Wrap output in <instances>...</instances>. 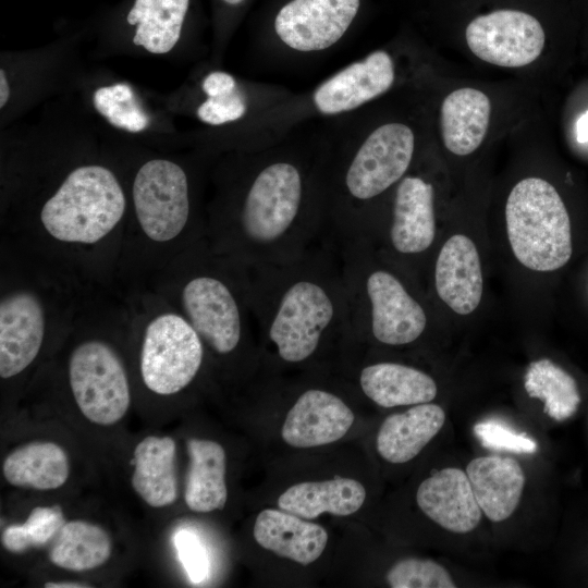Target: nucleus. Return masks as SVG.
Segmentation results:
<instances>
[{
    "instance_id": "1",
    "label": "nucleus",
    "mask_w": 588,
    "mask_h": 588,
    "mask_svg": "<svg viewBox=\"0 0 588 588\" xmlns=\"http://www.w3.org/2000/svg\"><path fill=\"white\" fill-rule=\"evenodd\" d=\"M327 167L293 154L266 156L235 201L207 217L211 248L247 268L289 261L332 241Z\"/></svg>"
},
{
    "instance_id": "2",
    "label": "nucleus",
    "mask_w": 588,
    "mask_h": 588,
    "mask_svg": "<svg viewBox=\"0 0 588 588\" xmlns=\"http://www.w3.org/2000/svg\"><path fill=\"white\" fill-rule=\"evenodd\" d=\"M243 268L258 330L284 363H303L331 333L353 331L334 240L289 261Z\"/></svg>"
},
{
    "instance_id": "3",
    "label": "nucleus",
    "mask_w": 588,
    "mask_h": 588,
    "mask_svg": "<svg viewBox=\"0 0 588 588\" xmlns=\"http://www.w3.org/2000/svg\"><path fill=\"white\" fill-rule=\"evenodd\" d=\"M98 287L0 243V377L11 380L38 359L52 333L68 334Z\"/></svg>"
},
{
    "instance_id": "4",
    "label": "nucleus",
    "mask_w": 588,
    "mask_h": 588,
    "mask_svg": "<svg viewBox=\"0 0 588 588\" xmlns=\"http://www.w3.org/2000/svg\"><path fill=\"white\" fill-rule=\"evenodd\" d=\"M205 238L207 217L195 210L185 169L162 158L144 162L132 181L117 287L144 285Z\"/></svg>"
},
{
    "instance_id": "5",
    "label": "nucleus",
    "mask_w": 588,
    "mask_h": 588,
    "mask_svg": "<svg viewBox=\"0 0 588 588\" xmlns=\"http://www.w3.org/2000/svg\"><path fill=\"white\" fill-rule=\"evenodd\" d=\"M122 291L130 309L131 332L138 338V370L144 387L160 396L180 393L203 367V341L186 318L149 287Z\"/></svg>"
},
{
    "instance_id": "6",
    "label": "nucleus",
    "mask_w": 588,
    "mask_h": 588,
    "mask_svg": "<svg viewBox=\"0 0 588 588\" xmlns=\"http://www.w3.org/2000/svg\"><path fill=\"white\" fill-rule=\"evenodd\" d=\"M416 146L413 128L387 122L370 131L329 174V211L335 240L344 236L363 205L397 184L408 171Z\"/></svg>"
},
{
    "instance_id": "7",
    "label": "nucleus",
    "mask_w": 588,
    "mask_h": 588,
    "mask_svg": "<svg viewBox=\"0 0 588 588\" xmlns=\"http://www.w3.org/2000/svg\"><path fill=\"white\" fill-rule=\"evenodd\" d=\"M353 331L367 322L378 342L400 346L413 343L425 331L427 316L420 303L392 272L364 265L347 242H336Z\"/></svg>"
},
{
    "instance_id": "8",
    "label": "nucleus",
    "mask_w": 588,
    "mask_h": 588,
    "mask_svg": "<svg viewBox=\"0 0 588 588\" xmlns=\"http://www.w3.org/2000/svg\"><path fill=\"white\" fill-rule=\"evenodd\" d=\"M506 231L517 260L535 271H553L572 256L571 222L555 187L540 177H526L510 192Z\"/></svg>"
},
{
    "instance_id": "9",
    "label": "nucleus",
    "mask_w": 588,
    "mask_h": 588,
    "mask_svg": "<svg viewBox=\"0 0 588 588\" xmlns=\"http://www.w3.org/2000/svg\"><path fill=\"white\" fill-rule=\"evenodd\" d=\"M366 7L367 0H266V36L297 54L319 53L355 28Z\"/></svg>"
},
{
    "instance_id": "10",
    "label": "nucleus",
    "mask_w": 588,
    "mask_h": 588,
    "mask_svg": "<svg viewBox=\"0 0 588 588\" xmlns=\"http://www.w3.org/2000/svg\"><path fill=\"white\" fill-rule=\"evenodd\" d=\"M469 50L480 60L503 68L536 61L546 45V29L531 10L499 4L470 16L464 29Z\"/></svg>"
},
{
    "instance_id": "11",
    "label": "nucleus",
    "mask_w": 588,
    "mask_h": 588,
    "mask_svg": "<svg viewBox=\"0 0 588 588\" xmlns=\"http://www.w3.org/2000/svg\"><path fill=\"white\" fill-rule=\"evenodd\" d=\"M396 79L390 52L371 51L318 84L308 97V111L321 117L342 115L388 93Z\"/></svg>"
},
{
    "instance_id": "12",
    "label": "nucleus",
    "mask_w": 588,
    "mask_h": 588,
    "mask_svg": "<svg viewBox=\"0 0 588 588\" xmlns=\"http://www.w3.org/2000/svg\"><path fill=\"white\" fill-rule=\"evenodd\" d=\"M353 422L354 414L342 399L326 390L309 389L286 414L281 436L294 448L320 446L340 440Z\"/></svg>"
},
{
    "instance_id": "13",
    "label": "nucleus",
    "mask_w": 588,
    "mask_h": 588,
    "mask_svg": "<svg viewBox=\"0 0 588 588\" xmlns=\"http://www.w3.org/2000/svg\"><path fill=\"white\" fill-rule=\"evenodd\" d=\"M416 502L426 516L455 534L474 530L483 514L466 471L454 467L426 478L417 489Z\"/></svg>"
},
{
    "instance_id": "14",
    "label": "nucleus",
    "mask_w": 588,
    "mask_h": 588,
    "mask_svg": "<svg viewBox=\"0 0 588 588\" xmlns=\"http://www.w3.org/2000/svg\"><path fill=\"white\" fill-rule=\"evenodd\" d=\"M436 235L434 191L418 175H405L394 193L389 237L403 255L427 250Z\"/></svg>"
},
{
    "instance_id": "15",
    "label": "nucleus",
    "mask_w": 588,
    "mask_h": 588,
    "mask_svg": "<svg viewBox=\"0 0 588 588\" xmlns=\"http://www.w3.org/2000/svg\"><path fill=\"white\" fill-rule=\"evenodd\" d=\"M434 285L440 299L460 315L473 313L482 296V273L474 242L455 234L442 246L434 267Z\"/></svg>"
},
{
    "instance_id": "16",
    "label": "nucleus",
    "mask_w": 588,
    "mask_h": 588,
    "mask_svg": "<svg viewBox=\"0 0 588 588\" xmlns=\"http://www.w3.org/2000/svg\"><path fill=\"white\" fill-rule=\"evenodd\" d=\"M254 538L266 550L302 565L318 560L328 543L322 526L281 509H266L257 515Z\"/></svg>"
},
{
    "instance_id": "17",
    "label": "nucleus",
    "mask_w": 588,
    "mask_h": 588,
    "mask_svg": "<svg viewBox=\"0 0 588 588\" xmlns=\"http://www.w3.org/2000/svg\"><path fill=\"white\" fill-rule=\"evenodd\" d=\"M466 474L482 513L491 522L505 520L515 512L525 486V474L516 460L479 456L467 464Z\"/></svg>"
},
{
    "instance_id": "18",
    "label": "nucleus",
    "mask_w": 588,
    "mask_h": 588,
    "mask_svg": "<svg viewBox=\"0 0 588 588\" xmlns=\"http://www.w3.org/2000/svg\"><path fill=\"white\" fill-rule=\"evenodd\" d=\"M445 421L443 408L433 403L416 404L406 412L388 416L377 434V451L393 464L409 462L441 430Z\"/></svg>"
},
{
    "instance_id": "19",
    "label": "nucleus",
    "mask_w": 588,
    "mask_h": 588,
    "mask_svg": "<svg viewBox=\"0 0 588 588\" xmlns=\"http://www.w3.org/2000/svg\"><path fill=\"white\" fill-rule=\"evenodd\" d=\"M490 114V99L479 89L463 87L446 95L440 107L441 136L446 149L457 156L474 152L486 137Z\"/></svg>"
},
{
    "instance_id": "20",
    "label": "nucleus",
    "mask_w": 588,
    "mask_h": 588,
    "mask_svg": "<svg viewBox=\"0 0 588 588\" xmlns=\"http://www.w3.org/2000/svg\"><path fill=\"white\" fill-rule=\"evenodd\" d=\"M176 445L170 437L148 436L134 450V491L152 507L171 505L177 498Z\"/></svg>"
},
{
    "instance_id": "21",
    "label": "nucleus",
    "mask_w": 588,
    "mask_h": 588,
    "mask_svg": "<svg viewBox=\"0 0 588 588\" xmlns=\"http://www.w3.org/2000/svg\"><path fill=\"white\" fill-rule=\"evenodd\" d=\"M366 490L353 478L334 477L324 481H304L287 488L278 499V506L306 519L323 513L347 516L364 504Z\"/></svg>"
},
{
    "instance_id": "22",
    "label": "nucleus",
    "mask_w": 588,
    "mask_h": 588,
    "mask_svg": "<svg viewBox=\"0 0 588 588\" xmlns=\"http://www.w3.org/2000/svg\"><path fill=\"white\" fill-rule=\"evenodd\" d=\"M359 385L368 399L385 408L429 403L438 392L436 381L426 372L387 362L365 366Z\"/></svg>"
},
{
    "instance_id": "23",
    "label": "nucleus",
    "mask_w": 588,
    "mask_h": 588,
    "mask_svg": "<svg viewBox=\"0 0 588 588\" xmlns=\"http://www.w3.org/2000/svg\"><path fill=\"white\" fill-rule=\"evenodd\" d=\"M189 466L184 500L193 512L222 510L228 500L225 483V451L221 444L207 439L187 441Z\"/></svg>"
},
{
    "instance_id": "24",
    "label": "nucleus",
    "mask_w": 588,
    "mask_h": 588,
    "mask_svg": "<svg viewBox=\"0 0 588 588\" xmlns=\"http://www.w3.org/2000/svg\"><path fill=\"white\" fill-rule=\"evenodd\" d=\"M5 480L34 490H53L63 486L70 474V463L62 446L50 441H33L17 446L3 461Z\"/></svg>"
},
{
    "instance_id": "25",
    "label": "nucleus",
    "mask_w": 588,
    "mask_h": 588,
    "mask_svg": "<svg viewBox=\"0 0 588 588\" xmlns=\"http://www.w3.org/2000/svg\"><path fill=\"white\" fill-rule=\"evenodd\" d=\"M189 0H135L126 21L136 25L133 42L156 54L169 52L181 37Z\"/></svg>"
},
{
    "instance_id": "26",
    "label": "nucleus",
    "mask_w": 588,
    "mask_h": 588,
    "mask_svg": "<svg viewBox=\"0 0 588 588\" xmlns=\"http://www.w3.org/2000/svg\"><path fill=\"white\" fill-rule=\"evenodd\" d=\"M111 539L100 526L86 520L65 522L49 550V560L58 567L84 572L105 564L111 555Z\"/></svg>"
},
{
    "instance_id": "27",
    "label": "nucleus",
    "mask_w": 588,
    "mask_h": 588,
    "mask_svg": "<svg viewBox=\"0 0 588 588\" xmlns=\"http://www.w3.org/2000/svg\"><path fill=\"white\" fill-rule=\"evenodd\" d=\"M524 388L544 404V413L556 421L572 417L580 403L575 379L548 358L532 362L524 377Z\"/></svg>"
},
{
    "instance_id": "28",
    "label": "nucleus",
    "mask_w": 588,
    "mask_h": 588,
    "mask_svg": "<svg viewBox=\"0 0 588 588\" xmlns=\"http://www.w3.org/2000/svg\"><path fill=\"white\" fill-rule=\"evenodd\" d=\"M201 88L206 99L197 108L200 121L223 125L242 119L248 110V99L235 78L223 71L209 73Z\"/></svg>"
},
{
    "instance_id": "29",
    "label": "nucleus",
    "mask_w": 588,
    "mask_h": 588,
    "mask_svg": "<svg viewBox=\"0 0 588 588\" xmlns=\"http://www.w3.org/2000/svg\"><path fill=\"white\" fill-rule=\"evenodd\" d=\"M64 524L59 505L36 506L23 524L10 525L3 530L1 542L8 551L22 553L52 541Z\"/></svg>"
},
{
    "instance_id": "30",
    "label": "nucleus",
    "mask_w": 588,
    "mask_h": 588,
    "mask_svg": "<svg viewBox=\"0 0 588 588\" xmlns=\"http://www.w3.org/2000/svg\"><path fill=\"white\" fill-rule=\"evenodd\" d=\"M96 110L115 127L137 133L145 130L149 117L124 83L98 88L93 98Z\"/></svg>"
},
{
    "instance_id": "31",
    "label": "nucleus",
    "mask_w": 588,
    "mask_h": 588,
    "mask_svg": "<svg viewBox=\"0 0 588 588\" xmlns=\"http://www.w3.org/2000/svg\"><path fill=\"white\" fill-rule=\"evenodd\" d=\"M387 581L393 588H455L456 585L444 566L421 559H404L387 573Z\"/></svg>"
},
{
    "instance_id": "32",
    "label": "nucleus",
    "mask_w": 588,
    "mask_h": 588,
    "mask_svg": "<svg viewBox=\"0 0 588 588\" xmlns=\"http://www.w3.org/2000/svg\"><path fill=\"white\" fill-rule=\"evenodd\" d=\"M475 436L488 449L505 450L515 453H534L537 443L522 433H516L497 420H485L475 425Z\"/></svg>"
},
{
    "instance_id": "33",
    "label": "nucleus",
    "mask_w": 588,
    "mask_h": 588,
    "mask_svg": "<svg viewBox=\"0 0 588 588\" xmlns=\"http://www.w3.org/2000/svg\"><path fill=\"white\" fill-rule=\"evenodd\" d=\"M173 542L189 580L203 583L209 574V559L200 538L189 529H181L174 535Z\"/></svg>"
},
{
    "instance_id": "34",
    "label": "nucleus",
    "mask_w": 588,
    "mask_h": 588,
    "mask_svg": "<svg viewBox=\"0 0 588 588\" xmlns=\"http://www.w3.org/2000/svg\"><path fill=\"white\" fill-rule=\"evenodd\" d=\"M576 139L579 143L588 142V110L576 122Z\"/></svg>"
},
{
    "instance_id": "35",
    "label": "nucleus",
    "mask_w": 588,
    "mask_h": 588,
    "mask_svg": "<svg viewBox=\"0 0 588 588\" xmlns=\"http://www.w3.org/2000/svg\"><path fill=\"white\" fill-rule=\"evenodd\" d=\"M10 97V86L4 71H0V107L3 108Z\"/></svg>"
},
{
    "instance_id": "36",
    "label": "nucleus",
    "mask_w": 588,
    "mask_h": 588,
    "mask_svg": "<svg viewBox=\"0 0 588 588\" xmlns=\"http://www.w3.org/2000/svg\"><path fill=\"white\" fill-rule=\"evenodd\" d=\"M46 588H89L90 585L78 581H50L45 584Z\"/></svg>"
},
{
    "instance_id": "37",
    "label": "nucleus",
    "mask_w": 588,
    "mask_h": 588,
    "mask_svg": "<svg viewBox=\"0 0 588 588\" xmlns=\"http://www.w3.org/2000/svg\"><path fill=\"white\" fill-rule=\"evenodd\" d=\"M219 1L231 9H238L248 4L253 0H219Z\"/></svg>"
}]
</instances>
